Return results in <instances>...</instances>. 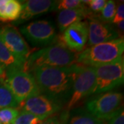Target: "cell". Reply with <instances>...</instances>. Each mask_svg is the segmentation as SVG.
Returning a JSON list of instances; mask_svg holds the SVG:
<instances>
[{
    "label": "cell",
    "instance_id": "6da1fadb",
    "mask_svg": "<svg viewBox=\"0 0 124 124\" xmlns=\"http://www.w3.org/2000/svg\"><path fill=\"white\" fill-rule=\"evenodd\" d=\"M31 72L40 93L61 106L68 102L74 83V64L67 67H39Z\"/></svg>",
    "mask_w": 124,
    "mask_h": 124
},
{
    "label": "cell",
    "instance_id": "7a4b0ae2",
    "mask_svg": "<svg viewBox=\"0 0 124 124\" xmlns=\"http://www.w3.org/2000/svg\"><path fill=\"white\" fill-rule=\"evenodd\" d=\"M123 37L90 46L77 56L76 62L86 66L97 67L114 62L123 56Z\"/></svg>",
    "mask_w": 124,
    "mask_h": 124
},
{
    "label": "cell",
    "instance_id": "3957f363",
    "mask_svg": "<svg viewBox=\"0 0 124 124\" xmlns=\"http://www.w3.org/2000/svg\"><path fill=\"white\" fill-rule=\"evenodd\" d=\"M77 55L61 45H54L31 53L24 66L29 72L39 67H67L76 62Z\"/></svg>",
    "mask_w": 124,
    "mask_h": 124
},
{
    "label": "cell",
    "instance_id": "277c9868",
    "mask_svg": "<svg viewBox=\"0 0 124 124\" xmlns=\"http://www.w3.org/2000/svg\"><path fill=\"white\" fill-rule=\"evenodd\" d=\"M3 84L13 94L18 105L30 96L39 93L33 75L23 69H10L6 70Z\"/></svg>",
    "mask_w": 124,
    "mask_h": 124
},
{
    "label": "cell",
    "instance_id": "5b68a950",
    "mask_svg": "<svg viewBox=\"0 0 124 124\" xmlns=\"http://www.w3.org/2000/svg\"><path fill=\"white\" fill-rule=\"evenodd\" d=\"M95 86L93 94L106 93L124 84V59L121 57L114 62L94 67Z\"/></svg>",
    "mask_w": 124,
    "mask_h": 124
},
{
    "label": "cell",
    "instance_id": "8992f818",
    "mask_svg": "<svg viewBox=\"0 0 124 124\" xmlns=\"http://www.w3.org/2000/svg\"><path fill=\"white\" fill-rule=\"evenodd\" d=\"M74 83L72 93L67 103L66 110H71L85 97L93 94L95 86V71L94 67L74 64Z\"/></svg>",
    "mask_w": 124,
    "mask_h": 124
},
{
    "label": "cell",
    "instance_id": "52a82bcc",
    "mask_svg": "<svg viewBox=\"0 0 124 124\" xmlns=\"http://www.w3.org/2000/svg\"><path fill=\"white\" fill-rule=\"evenodd\" d=\"M122 93L107 92L86 103V110L99 120H108L121 108Z\"/></svg>",
    "mask_w": 124,
    "mask_h": 124
},
{
    "label": "cell",
    "instance_id": "ba28073f",
    "mask_svg": "<svg viewBox=\"0 0 124 124\" xmlns=\"http://www.w3.org/2000/svg\"><path fill=\"white\" fill-rule=\"evenodd\" d=\"M20 32L35 46H45L57 39V32L53 23L47 20L32 22L21 27Z\"/></svg>",
    "mask_w": 124,
    "mask_h": 124
},
{
    "label": "cell",
    "instance_id": "9c48e42d",
    "mask_svg": "<svg viewBox=\"0 0 124 124\" xmlns=\"http://www.w3.org/2000/svg\"><path fill=\"white\" fill-rule=\"evenodd\" d=\"M0 39L11 53L25 66L31 55V49L17 28L12 25L0 28Z\"/></svg>",
    "mask_w": 124,
    "mask_h": 124
},
{
    "label": "cell",
    "instance_id": "30bf717a",
    "mask_svg": "<svg viewBox=\"0 0 124 124\" xmlns=\"http://www.w3.org/2000/svg\"><path fill=\"white\" fill-rule=\"evenodd\" d=\"M23 110L35 116L41 121L54 115L62 106L42 93H36L20 103Z\"/></svg>",
    "mask_w": 124,
    "mask_h": 124
},
{
    "label": "cell",
    "instance_id": "8fae6325",
    "mask_svg": "<svg viewBox=\"0 0 124 124\" xmlns=\"http://www.w3.org/2000/svg\"><path fill=\"white\" fill-rule=\"evenodd\" d=\"M88 28L85 22H79L72 24L63 32L58 44L70 50L72 52L84 50L88 42Z\"/></svg>",
    "mask_w": 124,
    "mask_h": 124
},
{
    "label": "cell",
    "instance_id": "7c38bea8",
    "mask_svg": "<svg viewBox=\"0 0 124 124\" xmlns=\"http://www.w3.org/2000/svg\"><path fill=\"white\" fill-rule=\"evenodd\" d=\"M88 28V43L90 46L116 39L119 32L110 25L101 22L100 19L90 18Z\"/></svg>",
    "mask_w": 124,
    "mask_h": 124
},
{
    "label": "cell",
    "instance_id": "4fadbf2b",
    "mask_svg": "<svg viewBox=\"0 0 124 124\" xmlns=\"http://www.w3.org/2000/svg\"><path fill=\"white\" fill-rule=\"evenodd\" d=\"M57 1L50 0H28L22 4L20 17L16 22L19 24L35 17L38 15L48 13L55 8Z\"/></svg>",
    "mask_w": 124,
    "mask_h": 124
},
{
    "label": "cell",
    "instance_id": "5bb4252c",
    "mask_svg": "<svg viewBox=\"0 0 124 124\" xmlns=\"http://www.w3.org/2000/svg\"><path fill=\"white\" fill-rule=\"evenodd\" d=\"M90 10L85 6L75 9L61 10L57 18L58 26L61 32H64L67 28L75 23L81 22L84 18L88 17Z\"/></svg>",
    "mask_w": 124,
    "mask_h": 124
},
{
    "label": "cell",
    "instance_id": "9a60e30c",
    "mask_svg": "<svg viewBox=\"0 0 124 124\" xmlns=\"http://www.w3.org/2000/svg\"><path fill=\"white\" fill-rule=\"evenodd\" d=\"M22 4L17 0H0V21L17 22L20 17Z\"/></svg>",
    "mask_w": 124,
    "mask_h": 124
},
{
    "label": "cell",
    "instance_id": "2e32d148",
    "mask_svg": "<svg viewBox=\"0 0 124 124\" xmlns=\"http://www.w3.org/2000/svg\"><path fill=\"white\" fill-rule=\"evenodd\" d=\"M0 64L4 68L5 71L10 69H23L24 64L19 61L11 52L7 48L0 39Z\"/></svg>",
    "mask_w": 124,
    "mask_h": 124
},
{
    "label": "cell",
    "instance_id": "e0dca14e",
    "mask_svg": "<svg viewBox=\"0 0 124 124\" xmlns=\"http://www.w3.org/2000/svg\"><path fill=\"white\" fill-rule=\"evenodd\" d=\"M103 121L96 118L88 111L77 110L67 121L66 124H102Z\"/></svg>",
    "mask_w": 124,
    "mask_h": 124
},
{
    "label": "cell",
    "instance_id": "ac0fdd59",
    "mask_svg": "<svg viewBox=\"0 0 124 124\" xmlns=\"http://www.w3.org/2000/svg\"><path fill=\"white\" fill-rule=\"evenodd\" d=\"M17 102L10 90L6 85L0 82V109L6 107L17 108Z\"/></svg>",
    "mask_w": 124,
    "mask_h": 124
},
{
    "label": "cell",
    "instance_id": "d6986e66",
    "mask_svg": "<svg viewBox=\"0 0 124 124\" xmlns=\"http://www.w3.org/2000/svg\"><path fill=\"white\" fill-rule=\"evenodd\" d=\"M19 113V110L17 108L6 107L0 109V123L1 124H12Z\"/></svg>",
    "mask_w": 124,
    "mask_h": 124
},
{
    "label": "cell",
    "instance_id": "ffe728a7",
    "mask_svg": "<svg viewBox=\"0 0 124 124\" xmlns=\"http://www.w3.org/2000/svg\"><path fill=\"white\" fill-rule=\"evenodd\" d=\"M116 9V7L115 1L112 0L107 1L106 4L104 6L103 8L102 9L100 20L104 23L112 22L115 15Z\"/></svg>",
    "mask_w": 124,
    "mask_h": 124
},
{
    "label": "cell",
    "instance_id": "44dd1931",
    "mask_svg": "<svg viewBox=\"0 0 124 124\" xmlns=\"http://www.w3.org/2000/svg\"><path fill=\"white\" fill-rule=\"evenodd\" d=\"M41 120L26 111H19L17 118L12 124H40Z\"/></svg>",
    "mask_w": 124,
    "mask_h": 124
},
{
    "label": "cell",
    "instance_id": "7402d4cb",
    "mask_svg": "<svg viewBox=\"0 0 124 124\" xmlns=\"http://www.w3.org/2000/svg\"><path fill=\"white\" fill-rule=\"evenodd\" d=\"M84 6L85 4L81 0H62L56 4V8L59 10L80 8Z\"/></svg>",
    "mask_w": 124,
    "mask_h": 124
},
{
    "label": "cell",
    "instance_id": "603a6c76",
    "mask_svg": "<svg viewBox=\"0 0 124 124\" xmlns=\"http://www.w3.org/2000/svg\"><path fill=\"white\" fill-rule=\"evenodd\" d=\"M70 114L66 110L60 115H53L41 121L40 124H66Z\"/></svg>",
    "mask_w": 124,
    "mask_h": 124
},
{
    "label": "cell",
    "instance_id": "cb8c5ba5",
    "mask_svg": "<svg viewBox=\"0 0 124 124\" xmlns=\"http://www.w3.org/2000/svg\"><path fill=\"white\" fill-rule=\"evenodd\" d=\"M107 124H124V111L123 107H121L115 115L108 120Z\"/></svg>",
    "mask_w": 124,
    "mask_h": 124
},
{
    "label": "cell",
    "instance_id": "d4e9b609",
    "mask_svg": "<svg viewBox=\"0 0 124 124\" xmlns=\"http://www.w3.org/2000/svg\"><path fill=\"white\" fill-rule=\"evenodd\" d=\"M106 0H90L88 5L90 10L94 12H100L106 4Z\"/></svg>",
    "mask_w": 124,
    "mask_h": 124
},
{
    "label": "cell",
    "instance_id": "484cf974",
    "mask_svg": "<svg viewBox=\"0 0 124 124\" xmlns=\"http://www.w3.org/2000/svg\"><path fill=\"white\" fill-rule=\"evenodd\" d=\"M124 19V3H120L116 9L115 15L112 22L117 23Z\"/></svg>",
    "mask_w": 124,
    "mask_h": 124
},
{
    "label": "cell",
    "instance_id": "4316f807",
    "mask_svg": "<svg viewBox=\"0 0 124 124\" xmlns=\"http://www.w3.org/2000/svg\"><path fill=\"white\" fill-rule=\"evenodd\" d=\"M6 77V71L3 66L0 64V82L3 84Z\"/></svg>",
    "mask_w": 124,
    "mask_h": 124
},
{
    "label": "cell",
    "instance_id": "83f0119b",
    "mask_svg": "<svg viewBox=\"0 0 124 124\" xmlns=\"http://www.w3.org/2000/svg\"><path fill=\"white\" fill-rule=\"evenodd\" d=\"M116 26L119 28V29L120 30V31H122L124 32V21H121L120 22L117 23H116Z\"/></svg>",
    "mask_w": 124,
    "mask_h": 124
},
{
    "label": "cell",
    "instance_id": "f1b7e54d",
    "mask_svg": "<svg viewBox=\"0 0 124 124\" xmlns=\"http://www.w3.org/2000/svg\"><path fill=\"white\" fill-rule=\"evenodd\" d=\"M0 124H1V123H0Z\"/></svg>",
    "mask_w": 124,
    "mask_h": 124
}]
</instances>
